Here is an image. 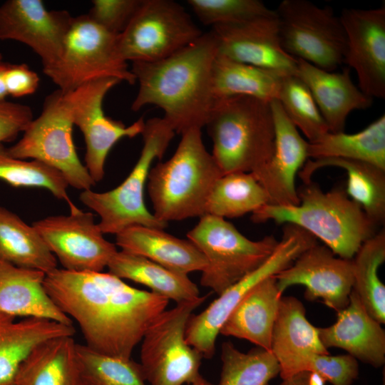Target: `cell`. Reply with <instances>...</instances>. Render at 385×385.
<instances>
[{
	"label": "cell",
	"mask_w": 385,
	"mask_h": 385,
	"mask_svg": "<svg viewBox=\"0 0 385 385\" xmlns=\"http://www.w3.org/2000/svg\"><path fill=\"white\" fill-rule=\"evenodd\" d=\"M46 274L0 260V312L14 317H35L72 324L44 287Z\"/></svg>",
	"instance_id": "cell-24"
},
{
	"label": "cell",
	"mask_w": 385,
	"mask_h": 385,
	"mask_svg": "<svg viewBox=\"0 0 385 385\" xmlns=\"http://www.w3.org/2000/svg\"><path fill=\"white\" fill-rule=\"evenodd\" d=\"M115 236V245L121 250L142 256L178 273L202 272L207 266L205 255L192 242L164 230L135 225Z\"/></svg>",
	"instance_id": "cell-25"
},
{
	"label": "cell",
	"mask_w": 385,
	"mask_h": 385,
	"mask_svg": "<svg viewBox=\"0 0 385 385\" xmlns=\"http://www.w3.org/2000/svg\"><path fill=\"white\" fill-rule=\"evenodd\" d=\"M282 295L274 276L262 280L239 302L220 334L246 339L271 351L272 333Z\"/></svg>",
	"instance_id": "cell-27"
},
{
	"label": "cell",
	"mask_w": 385,
	"mask_h": 385,
	"mask_svg": "<svg viewBox=\"0 0 385 385\" xmlns=\"http://www.w3.org/2000/svg\"><path fill=\"white\" fill-rule=\"evenodd\" d=\"M222 175L205 146L201 129L185 131L172 157L149 172L148 191L153 215L165 222L202 217L212 187Z\"/></svg>",
	"instance_id": "cell-4"
},
{
	"label": "cell",
	"mask_w": 385,
	"mask_h": 385,
	"mask_svg": "<svg viewBox=\"0 0 385 385\" xmlns=\"http://www.w3.org/2000/svg\"><path fill=\"white\" fill-rule=\"evenodd\" d=\"M144 0H93L88 15L115 35L128 26Z\"/></svg>",
	"instance_id": "cell-41"
},
{
	"label": "cell",
	"mask_w": 385,
	"mask_h": 385,
	"mask_svg": "<svg viewBox=\"0 0 385 385\" xmlns=\"http://www.w3.org/2000/svg\"><path fill=\"white\" fill-rule=\"evenodd\" d=\"M44 287L56 305L78 323L88 347L121 359L131 358L135 346L169 302L110 272L56 268L46 274Z\"/></svg>",
	"instance_id": "cell-1"
},
{
	"label": "cell",
	"mask_w": 385,
	"mask_h": 385,
	"mask_svg": "<svg viewBox=\"0 0 385 385\" xmlns=\"http://www.w3.org/2000/svg\"><path fill=\"white\" fill-rule=\"evenodd\" d=\"M109 272L120 279L143 284L154 293L180 303L200 297L188 274L170 270L145 257L117 251L109 262Z\"/></svg>",
	"instance_id": "cell-30"
},
{
	"label": "cell",
	"mask_w": 385,
	"mask_h": 385,
	"mask_svg": "<svg viewBox=\"0 0 385 385\" xmlns=\"http://www.w3.org/2000/svg\"><path fill=\"white\" fill-rule=\"evenodd\" d=\"M209 294L177 303L152 322L142 339L140 365L149 385L191 384L201 376L202 356L185 340L193 311Z\"/></svg>",
	"instance_id": "cell-9"
},
{
	"label": "cell",
	"mask_w": 385,
	"mask_h": 385,
	"mask_svg": "<svg viewBox=\"0 0 385 385\" xmlns=\"http://www.w3.org/2000/svg\"><path fill=\"white\" fill-rule=\"evenodd\" d=\"M271 352L279 364L282 380L306 371L313 355L329 354L320 341L317 327L307 319L304 304L294 297H281L272 333Z\"/></svg>",
	"instance_id": "cell-21"
},
{
	"label": "cell",
	"mask_w": 385,
	"mask_h": 385,
	"mask_svg": "<svg viewBox=\"0 0 385 385\" xmlns=\"http://www.w3.org/2000/svg\"><path fill=\"white\" fill-rule=\"evenodd\" d=\"M1 72L8 96L19 98L31 95L38 88L40 79L38 74L26 64L5 63Z\"/></svg>",
	"instance_id": "cell-44"
},
{
	"label": "cell",
	"mask_w": 385,
	"mask_h": 385,
	"mask_svg": "<svg viewBox=\"0 0 385 385\" xmlns=\"http://www.w3.org/2000/svg\"><path fill=\"white\" fill-rule=\"evenodd\" d=\"M305 371L319 375L332 385H351L359 373L357 359L350 354H314Z\"/></svg>",
	"instance_id": "cell-42"
},
{
	"label": "cell",
	"mask_w": 385,
	"mask_h": 385,
	"mask_svg": "<svg viewBox=\"0 0 385 385\" xmlns=\"http://www.w3.org/2000/svg\"><path fill=\"white\" fill-rule=\"evenodd\" d=\"M317 239L303 229L284 225L282 237L272 254L259 267L227 288L198 314H192L185 328V340L202 358L211 359L220 329L247 293L267 277L290 266Z\"/></svg>",
	"instance_id": "cell-11"
},
{
	"label": "cell",
	"mask_w": 385,
	"mask_h": 385,
	"mask_svg": "<svg viewBox=\"0 0 385 385\" xmlns=\"http://www.w3.org/2000/svg\"><path fill=\"white\" fill-rule=\"evenodd\" d=\"M33 227L66 270L102 272L118 251L104 238L93 214L78 208L36 221Z\"/></svg>",
	"instance_id": "cell-15"
},
{
	"label": "cell",
	"mask_w": 385,
	"mask_h": 385,
	"mask_svg": "<svg viewBox=\"0 0 385 385\" xmlns=\"http://www.w3.org/2000/svg\"><path fill=\"white\" fill-rule=\"evenodd\" d=\"M218 52L282 75L296 74L297 59L283 48L275 10L247 21L212 27Z\"/></svg>",
	"instance_id": "cell-19"
},
{
	"label": "cell",
	"mask_w": 385,
	"mask_h": 385,
	"mask_svg": "<svg viewBox=\"0 0 385 385\" xmlns=\"http://www.w3.org/2000/svg\"><path fill=\"white\" fill-rule=\"evenodd\" d=\"M120 83L117 78H104L64 92L73 124L83 135L86 146L85 166L95 183L103 179L106 160L113 145L123 138L142 134L144 129L143 117L126 126L105 115L103 99Z\"/></svg>",
	"instance_id": "cell-14"
},
{
	"label": "cell",
	"mask_w": 385,
	"mask_h": 385,
	"mask_svg": "<svg viewBox=\"0 0 385 385\" xmlns=\"http://www.w3.org/2000/svg\"><path fill=\"white\" fill-rule=\"evenodd\" d=\"M274 277L281 294L290 286L304 285L307 300L320 299L337 313L349 302L354 285L352 260L337 257L329 247L316 243Z\"/></svg>",
	"instance_id": "cell-17"
},
{
	"label": "cell",
	"mask_w": 385,
	"mask_h": 385,
	"mask_svg": "<svg viewBox=\"0 0 385 385\" xmlns=\"http://www.w3.org/2000/svg\"><path fill=\"white\" fill-rule=\"evenodd\" d=\"M175 133L163 118L148 119L141 134L143 145L140 156L124 181L109 191L81 192L80 200L99 215L98 225L103 235H117L135 225L161 230L168 226L146 207L144 188L151 164L155 159L162 158Z\"/></svg>",
	"instance_id": "cell-6"
},
{
	"label": "cell",
	"mask_w": 385,
	"mask_h": 385,
	"mask_svg": "<svg viewBox=\"0 0 385 385\" xmlns=\"http://www.w3.org/2000/svg\"><path fill=\"white\" fill-rule=\"evenodd\" d=\"M187 2L200 22L212 27L247 21L274 11L259 0H188Z\"/></svg>",
	"instance_id": "cell-40"
},
{
	"label": "cell",
	"mask_w": 385,
	"mask_h": 385,
	"mask_svg": "<svg viewBox=\"0 0 385 385\" xmlns=\"http://www.w3.org/2000/svg\"><path fill=\"white\" fill-rule=\"evenodd\" d=\"M334 166L344 169L347 174L345 191L359 204L376 225L385 222V170L371 163L339 158L309 160L298 175L303 183L312 180L319 169Z\"/></svg>",
	"instance_id": "cell-29"
},
{
	"label": "cell",
	"mask_w": 385,
	"mask_h": 385,
	"mask_svg": "<svg viewBox=\"0 0 385 385\" xmlns=\"http://www.w3.org/2000/svg\"><path fill=\"white\" fill-rule=\"evenodd\" d=\"M72 336L37 345L24 361L14 385H86Z\"/></svg>",
	"instance_id": "cell-28"
},
{
	"label": "cell",
	"mask_w": 385,
	"mask_h": 385,
	"mask_svg": "<svg viewBox=\"0 0 385 385\" xmlns=\"http://www.w3.org/2000/svg\"><path fill=\"white\" fill-rule=\"evenodd\" d=\"M297 194L298 205L267 204L252 213V221L297 226L347 260H352L361 245L376 233L377 225L343 188L324 192L310 180L297 189Z\"/></svg>",
	"instance_id": "cell-3"
},
{
	"label": "cell",
	"mask_w": 385,
	"mask_h": 385,
	"mask_svg": "<svg viewBox=\"0 0 385 385\" xmlns=\"http://www.w3.org/2000/svg\"><path fill=\"white\" fill-rule=\"evenodd\" d=\"M203 32L180 4L172 0H144L118 37L123 60L155 62L197 40Z\"/></svg>",
	"instance_id": "cell-13"
},
{
	"label": "cell",
	"mask_w": 385,
	"mask_h": 385,
	"mask_svg": "<svg viewBox=\"0 0 385 385\" xmlns=\"http://www.w3.org/2000/svg\"><path fill=\"white\" fill-rule=\"evenodd\" d=\"M73 125L65 93L58 89L46 98L39 116L32 120L21 138L6 151L13 158H31L54 168L74 188L91 190L96 183L78 156L73 140Z\"/></svg>",
	"instance_id": "cell-10"
},
{
	"label": "cell",
	"mask_w": 385,
	"mask_h": 385,
	"mask_svg": "<svg viewBox=\"0 0 385 385\" xmlns=\"http://www.w3.org/2000/svg\"><path fill=\"white\" fill-rule=\"evenodd\" d=\"M346 46L344 63L356 73L358 87L385 98V7L343 9L339 16Z\"/></svg>",
	"instance_id": "cell-18"
},
{
	"label": "cell",
	"mask_w": 385,
	"mask_h": 385,
	"mask_svg": "<svg viewBox=\"0 0 385 385\" xmlns=\"http://www.w3.org/2000/svg\"><path fill=\"white\" fill-rule=\"evenodd\" d=\"M15 318L0 312V385H14L20 366L37 345L75 334L72 324L42 318Z\"/></svg>",
	"instance_id": "cell-26"
},
{
	"label": "cell",
	"mask_w": 385,
	"mask_h": 385,
	"mask_svg": "<svg viewBox=\"0 0 385 385\" xmlns=\"http://www.w3.org/2000/svg\"><path fill=\"white\" fill-rule=\"evenodd\" d=\"M269 203L266 192L251 173L222 175L208 196L205 215L222 218L253 213Z\"/></svg>",
	"instance_id": "cell-34"
},
{
	"label": "cell",
	"mask_w": 385,
	"mask_h": 385,
	"mask_svg": "<svg viewBox=\"0 0 385 385\" xmlns=\"http://www.w3.org/2000/svg\"><path fill=\"white\" fill-rule=\"evenodd\" d=\"M118 37L88 14L73 17L60 58L43 73L63 92L104 78L134 84L135 76L118 53Z\"/></svg>",
	"instance_id": "cell-8"
},
{
	"label": "cell",
	"mask_w": 385,
	"mask_h": 385,
	"mask_svg": "<svg viewBox=\"0 0 385 385\" xmlns=\"http://www.w3.org/2000/svg\"><path fill=\"white\" fill-rule=\"evenodd\" d=\"M310 372H299L288 379H283L279 385H310Z\"/></svg>",
	"instance_id": "cell-45"
},
{
	"label": "cell",
	"mask_w": 385,
	"mask_h": 385,
	"mask_svg": "<svg viewBox=\"0 0 385 385\" xmlns=\"http://www.w3.org/2000/svg\"><path fill=\"white\" fill-rule=\"evenodd\" d=\"M0 180L13 187L45 188L58 199L66 201L70 211L78 208L69 198L68 184L61 173L38 160L13 158L2 145H0Z\"/></svg>",
	"instance_id": "cell-38"
},
{
	"label": "cell",
	"mask_w": 385,
	"mask_h": 385,
	"mask_svg": "<svg viewBox=\"0 0 385 385\" xmlns=\"http://www.w3.org/2000/svg\"><path fill=\"white\" fill-rule=\"evenodd\" d=\"M284 51L328 71L344 63L346 37L339 16L329 6L307 0H283L275 10Z\"/></svg>",
	"instance_id": "cell-12"
},
{
	"label": "cell",
	"mask_w": 385,
	"mask_h": 385,
	"mask_svg": "<svg viewBox=\"0 0 385 385\" xmlns=\"http://www.w3.org/2000/svg\"><path fill=\"white\" fill-rule=\"evenodd\" d=\"M217 53L210 31L164 59L132 62L130 71L138 83L132 111L153 105L163 111V119L175 133L202 129L215 101L212 67Z\"/></svg>",
	"instance_id": "cell-2"
},
{
	"label": "cell",
	"mask_w": 385,
	"mask_h": 385,
	"mask_svg": "<svg viewBox=\"0 0 385 385\" xmlns=\"http://www.w3.org/2000/svg\"><path fill=\"white\" fill-rule=\"evenodd\" d=\"M277 99L308 142H314L329 132L309 89L296 74L283 76Z\"/></svg>",
	"instance_id": "cell-37"
},
{
	"label": "cell",
	"mask_w": 385,
	"mask_h": 385,
	"mask_svg": "<svg viewBox=\"0 0 385 385\" xmlns=\"http://www.w3.org/2000/svg\"><path fill=\"white\" fill-rule=\"evenodd\" d=\"M221 361L218 385H270L279 374V366L272 353L258 346L245 353L230 341L225 342Z\"/></svg>",
	"instance_id": "cell-36"
},
{
	"label": "cell",
	"mask_w": 385,
	"mask_h": 385,
	"mask_svg": "<svg viewBox=\"0 0 385 385\" xmlns=\"http://www.w3.org/2000/svg\"><path fill=\"white\" fill-rule=\"evenodd\" d=\"M205 127L222 175L253 173L272 155L275 134L270 102L247 96L215 99Z\"/></svg>",
	"instance_id": "cell-5"
},
{
	"label": "cell",
	"mask_w": 385,
	"mask_h": 385,
	"mask_svg": "<svg viewBox=\"0 0 385 385\" xmlns=\"http://www.w3.org/2000/svg\"><path fill=\"white\" fill-rule=\"evenodd\" d=\"M384 261V229L366 240L352 259L353 289L368 313L381 324L385 323V286L378 270Z\"/></svg>",
	"instance_id": "cell-35"
},
{
	"label": "cell",
	"mask_w": 385,
	"mask_h": 385,
	"mask_svg": "<svg viewBox=\"0 0 385 385\" xmlns=\"http://www.w3.org/2000/svg\"><path fill=\"white\" fill-rule=\"evenodd\" d=\"M191 385H212V384L201 376Z\"/></svg>",
	"instance_id": "cell-47"
},
{
	"label": "cell",
	"mask_w": 385,
	"mask_h": 385,
	"mask_svg": "<svg viewBox=\"0 0 385 385\" xmlns=\"http://www.w3.org/2000/svg\"><path fill=\"white\" fill-rule=\"evenodd\" d=\"M86 385H147L140 363L98 353L86 344H76Z\"/></svg>",
	"instance_id": "cell-39"
},
{
	"label": "cell",
	"mask_w": 385,
	"mask_h": 385,
	"mask_svg": "<svg viewBox=\"0 0 385 385\" xmlns=\"http://www.w3.org/2000/svg\"><path fill=\"white\" fill-rule=\"evenodd\" d=\"M4 65L0 67V101L5 100L6 97L8 96L2 78L1 71Z\"/></svg>",
	"instance_id": "cell-46"
},
{
	"label": "cell",
	"mask_w": 385,
	"mask_h": 385,
	"mask_svg": "<svg viewBox=\"0 0 385 385\" xmlns=\"http://www.w3.org/2000/svg\"><path fill=\"white\" fill-rule=\"evenodd\" d=\"M324 346L337 347L375 368L385 362V332L366 311L352 289L348 305L337 312L332 325L317 328Z\"/></svg>",
	"instance_id": "cell-22"
},
{
	"label": "cell",
	"mask_w": 385,
	"mask_h": 385,
	"mask_svg": "<svg viewBox=\"0 0 385 385\" xmlns=\"http://www.w3.org/2000/svg\"><path fill=\"white\" fill-rule=\"evenodd\" d=\"M308 158L355 160L385 170L384 114L359 132H328L317 140L308 142Z\"/></svg>",
	"instance_id": "cell-33"
},
{
	"label": "cell",
	"mask_w": 385,
	"mask_h": 385,
	"mask_svg": "<svg viewBox=\"0 0 385 385\" xmlns=\"http://www.w3.org/2000/svg\"><path fill=\"white\" fill-rule=\"evenodd\" d=\"M34 119L31 108L24 104L0 101V145L24 132Z\"/></svg>",
	"instance_id": "cell-43"
},
{
	"label": "cell",
	"mask_w": 385,
	"mask_h": 385,
	"mask_svg": "<svg viewBox=\"0 0 385 385\" xmlns=\"http://www.w3.org/2000/svg\"><path fill=\"white\" fill-rule=\"evenodd\" d=\"M274 145L270 160L251 173L266 192L270 205L299 203L295 180L308 159V141L289 119L277 99L270 102Z\"/></svg>",
	"instance_id": "cell-20"
},
{
	"label": "cell",
	"mask_w": 385,
	"mask_h": 385,
	"mask_svg": "<svg viewBox=\"0 0 385 385\" xmlns=\"http://www.w3.org/2000/svg\"><path fill=\"white\" fill-rule=\"evenodd\" d=\"M187 237L207 260L200 284L218 295L259 267L278 244L273 236L250 240L225 219L210 215L200 217Z\"/></svg>",
	"instance_id": "cell-7"
},
{
	"label": "cell",
	"mask_w": 385,
	"mask_h": 385,
	"mask_svg": "<svg viewBox=\"0 0 385 385\" xmlns=\"http://www.w3.org/2000/svg\"><path fill=\"white\" fill-rule=\"evenodd\" d=\"M0 260L46 274L57 268V260L32 226L0 206Z\"/></svg>",
	"instance_id": "cell-32"
},
{
	"label": "cell",
	"mask_w": 385,
	"mask_h": 385,
	"mask_svg": "<svg viewBox=\"0 0 385 385\" xmlns=\"http://www.w3.org/2000/svg\"><path fill=\"white\" fill-rule=\"evenodd\" d=\"M283 76L237 61L218 52L212 67L213 97L215 100L247 96L271 102L277 98Z\"/></svg>",
	"instance_id": "cell-31"
},
{
	"label": "cell",
	"mask_w": 385,
	"mask_h": 385,
	"mask_svg": "<svg viewBox=\"0 0 385 385\" xmlns=\"http://www.w3.org/2000/svg\"><path fill=\"white\" fill-rule=\"evenodd\" d=\"M296 75L309 89L331 133L344 132L352 111L372 105L373 98L353 83L349 67L341 72L328 71L297 59Z\"/></svg>",
	"instance_id": "cell-23"
},
{
	"label": "cell",
	"mask_w": 385,
	"mask_h": 385,
	"mask_svg": "<svg viewBox=\"0 0 385 385\" xmlns=\"http://www.w3.org/2000/svg\"><path fill=\"white\" fill-rule=\"evenodd\" d=\"M5 63V62L3 61V56L0 53V67L3 66Z\"/></svg>",
	"instance_id": "cell-48"
},
{
	"label": "cell",
	"mask_w": 385,
	"mask_h": 385,
	"mask_svg": "<svg viewBox=\"0 0 385 385\" xmlns=\"http://www.w3.org/2000/svg\"><path fill=\"white\" fill-rule=\"evenodd\" d=\"M73 19L66 10H48L41 0H8L0 6V40L29 46L44 71L60 58Z\"/></svg>",
	"instance_id": "cell-16"
}]
</instances>
